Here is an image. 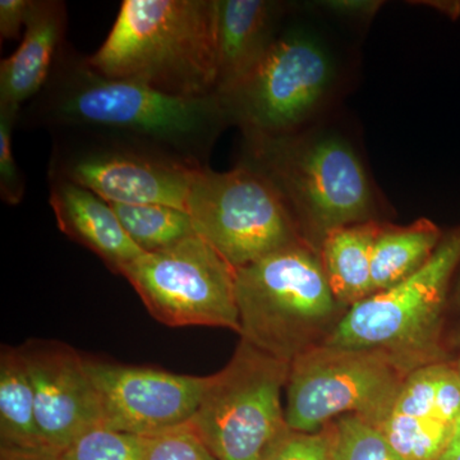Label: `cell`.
<instances>
[{
  "instance_id": "obj_31",
  "label": "cell",
  "mask_w": 460,
  "mask_h": 460,
  "mask_svg": "<svg viewBox=\"0 0 460 460\" xmlns=\"http://www.w3.org/2000/svg\"><path fill=\"white\" fill-rule=\"evenodd\" d=\"M35 0H0V38L13 40L26 27Z\"/></svg>"
},
{
  "instance_id": "obj_30",
  "label": "cell",
  "mask_w": 460,
  "mask_h": 460,
  "mask_svg": "<svg viewBox=\"0 0 460 460\" xmlns=\"http://www.w3.org/2000/svg\"><path fill=\"white\" fill-rule=\"evenodd\" d=\"M383 5L384 2L380 0H325L316 3V7L326 13L357 22L372 20Z\"/></svg>"
},
{
  "instance_id": "obj_25",
  "label": "cell",
  "mask_w": 460,
  "mask_h": 460,
  "mask_svg": "<svg viewBox=\"0 0 460 460\" xmlns=\"http://www.w3.org/2000/svg\"><path fill=\"white\" fill-rule=\"evenodd\" d=\"M144 438V460H217L190 423Z\"/></svg>"
},
{
  "instance_id": "obj_14",
  "label": "cell",
  "mask_w": 460,
  "mask_h": 460,
  "mask_svg": "<svg viewBox=\"0 0 460 460\" xmlns=\"http://www.w3.org/2000/svg\"><path fill=\"white\" fill-rule=\"evenodd\" d=\"M289 8L272 0H217V98L228 95L260 65Z\"/></svg>"
},
{
  "instance_id": "obj_10",
  "label": "cell",
  "mask_w": 460,
  "mask_h": 460,
  "mask_svg": "<svg viewBox=\"0 0 460 460\" xmlns=\"http://www.w3.org/2000/svg\"><path fill=\"white\" fill-rule=\"evenodd\" d=\"M187 211L199 237L234 269L305 242L270 181L244 163L199 171Z\"/></svg>"
},
{
  "instance_id": "obj_21",
  "label": "cell",
  "mask_w": 460,
  "mask_h": 460,
  "mask_svg": "<svg viewBox=\"0 0 460 460\" xmlns=\"http://www.w3.org/2000/svg\"><path fill=\"white\" fill-rule=\"evenodd\" d=\"M456 425L392 413L377 429L402 459L438 460L449 447Z\"/></svg>"
},
{
  "instance_id": "obj_13",
  "label": "cell",
  "mask_w": 460,
  "mask_h": 460,
  "mask_svg": "<svg viewBox=\"0 0 460 460\" xmlns=\"http://www.w3.org/2000/svg\"><path fill=\"white\" fill-rule=\"evenodd\" d=\"M35 394L36 420L45 447L60 454L102 426V402L84 356L65 343L32 339L18 347Z\"/></svg>"
},
{
  "instance_id": "obj_20",
  "label": "cell",
  "mask_w": 460,
  "mask_h": 460,
  "mask_svg": "<svg viewBox=\"0 0 460 460\" xmlns=\"http://www.w3.org/2000/svg\"><path fill=\"white\" fill-rule=\"evenodd\" d=\"M109 204L129 237L145 253L165 250L198 234L189 211L164 205Z\"/></svg>"
},
{
  "instance_id": "obj_4",
  "label": "cell",
  "mask_w": 460,
  "mask_h": 460,
  "mask_svg": "<svg viewBox=\"0 0 460 460\" xmlns=\"http://www.w3.org/2000/svg\"><path fill=\"white\" fill-rule=\"evenodd\" d=\"M235 299L241 339L289 365L325 344L348 313L307 242L235 269Z\"/></svg>"
},
{
  "instance_id": "obj_32",
  "label": "cell",
  "mask_w": 460,
  "mask_h": 460,
  "mask_svg": "<svg viewBox=\"0 0 460 460\" xmlns=\"http://www.w3.org/2000/svg\"><path fill=\"white\" fill-rule=\"evenodd\" d=\"M0 460H62L60 454L53 452H16V450H0Z\"/></svg>"
},
{
  "instance_id": "obj_24",
  "label": "cell",
  "mask_w": 460,
  "mask_h": 460,
  "mask_svg": "<svg viewBox=\"0 0 460 460\" xmlns=\"http://www.w3.org/2000/svg\"><path fill=\"white\" fill-rule=\"evenodd\" d=\"M443 366L444 362L431 363L411 372L402 384L393 413L438 420L436 393Z\"/></svg>"
},
{
  "instance_id": "obj_23",
  "label": "cell",
  "mask_w": 460,
  "mask_h": 460,
  "mask_svg": "<svg viewBox=\"0 0 460 460\" xmlns=\"http://www.w3.org/2000/svg\"><path fill=\"white\" fill-rule=\"evenodd\" d=\"M141 436L95 428L80 436L60 453L62 460H144Z\"/></svg>"
},
{
  "instance_id": "obj_28",
  "label": "cell",
  "mask_w": 460,
  "mask_h": 460,
  "mask_svg": "<svg viewBox=\"0 0 460 460\" xmlns=\"http://www.w3.org/2000/svg\"><path fill=\"white\" fill-rule=\"evenodd\" d=\"M436 417L453 426L460 420V372L454 362H444L438 378Z\"/></svg>"
},
{
  "instance_id": "obj_26",
  "label": "cell",
  "mask_w": 460,
  "mask_h": 460,
  "mask_svg": "<svg viewBox=\"0 0 460 460\" xmlns=\"http://www.w3.org/2000/svg\"><path fill=\"white\" fill-rule=\"evenodd\" d=\"M20 113L0 108V198L16 206L26 193V181L20 171L12 148V136L18 126Z\"/></svg>"
},
{
  "instance_id": "obj_29",
  "label": "cell",
  "mask_w": 460,
  "mask_h": 460,
  "mask_svg": "<svg viewBox=\"0 0 460 460\" xmlns=\"http://www.w3.org/2000/svg\"><path fill=\"white\" fill-rule=\"evenodd\" d=\"M441 349L447 362L460 359V265L454 275L445 308Z\"/></svg>"
},
{
  "instance_id": "obj_12",
  "label": "cell",
  "mask_w": 460,
  "mask_h": 460,
  "mask_svg": "<svg viewBox=\"0 0 460 460\" xmlns=\"http://www.w3.org/2000/svg\"><path fill=\"white\" fill-rule=\"evenodd\" d=\"M84 366L102 402V426L141 438L190 423L210 378L87 356Z\"/></svg>"
},
{
  "instance_id": "obj_8",
  "label": "cell",
  "mask_w": 460,
  "mask_h": 460,
  "mask_svg": "<svg viewBox=\"0 0 460 460\" xmlns=\"http://www.w3.org/2000/svg\"><path fill=\"white\" fill-rule=\"evenodd\" d=\"M404 363L381 350L320 345L290 363L288 428L316 432L354 414L378 428L394 411L408 375Z\"/></svg>"
},
{
  "instance_id": "obj_2",
  "label": "cell",
  "mask_w": 460,
  "mask_h": 460,
  "mask_svg": "<svg viewBox=\"0 0 460 460\" xmlns=\"http://www.w3.org/2000/svg\"><path fill=\"white\" fill-rule=\"evenodd\" d=\"M239 162L280 196L299 234L319 250L330 230L381 219L384 199L343 132L316 123L278 137L243 138Z\"/></svg>"
},
{
  "instance_id": "obj_34",
  "label": "cell",
  "mask_w": 460,
  "mask_h": 460,
  "mask_svg": "<svg viewBox=\"0 0 460 460\" xmlns=\"http://www.w3.org/2000/svg\"><path fill=\"white\" fill-rule=\"evenodd\" d=\"M453 362L456 363V367H458V370L460 372V359H456V361H453Z\"/></svg>"
},
{
  "instance_id": "obj_5",
  "label": "cell",
  "mask_w": 460,
  "mask_h": 460,
  "mask_svg": "<svg viewBox=\"0 0 460 460\" xmlns=\"http://www.w3.org/2000/svg\"><path fill=\"white\" fill-rule=\"evenodd\" d=\"M459 265L460 224L445 230L434 255L419 271L349 308L325 344L381 350L413 371L447 362L441 332Z\"/></svg>"
},
{
  "instance_id": "obj_1",
  "label": "cell",
  "mask_w": 460,
  "mask_h": 460,
  "mask_svg": "<svg viewBox=\"0 0 460 460\" xmlns=\"http://www.w3.org/2000/svg\"><path fill=\"white\" fill-rule=\"evenodd\" d=\"M18 124L51 133L81 129L119 136L165 151L195 168H208L230 127L217 95L181 98L132 81L107 77L68 41L49 80L21 111Z\"/></svg>"
},
{
  "instance_id": "obj_6",
  "label": "cell",
  "mask_w": 460,
  "mask_h": 460,
  "mask_svg": "<svg viewBox=\"0 0 460 460\" xmlns=\"http://www.w3.org/2000/svg\"><path fill=\"white\" fill-rule=\"evenodd\" d=\"M338 84L329 48L313 32L288 27L260 65L219 99L243 138L278 137L319 123Z\"/></svg>"
},
{
  "instance_id": "obj_18",
  "label": "cell",
  "mask_w": 460,
  "mask_h": 460,
  "mask_svg": "<svg viewBox=\"0 0 460 460\" xmlns=\"http://www.w3.org/2000/svg\"><path fill=\"white\" fill-rule=\"evenodd\" d=\"M444 234L445 230L428 217H420L408 226L383 220L372 248L374 295L419 271L434 255Z\"/></svg>"
},
{
  "instance_id": "obj_7",
  "label": "cell",
  "mask_w": 460,
  "mask_h": 460,
  "mask_svg": "<svg viewBox=\"0 0 460 460\" xmlns=\"http://www.w3.org/2000/svg\"><path fill=\"white\" fill-rule=\"evenodd\" d=\"M289 363L241 339L228 365L210 375L190 425L217 460H263L289 431L281 390Z\"/></svg>"
},
{
  "instance_id": "obj_15",
  "label": "cell",
  "mask_w": 460,
  "mask_h": 460,
  "mask_svg": "<svg viewBox=\"0 0 460 460\" xmlns=\"http://www.w3.org/2000/svg\"><path fill=\"white\" fill-rule=\"evenodd\" d=\"M68 9L62 0H35L17 50L0 63V108L21 113L49 80L66 44Z\"/></svg>"
},
{
  "instance_id": "obj_16",
  "label": "cell",
  "mask_w": 460,
  "mask_h": 460,
  "mask_svg": "<svg viewBox=\"0 0 460 460\" xmlns=\"http://www.w3.org/2000/svg\"><path fill=\"white\" fill-rule=\"evenodd\" d=\"M49 204L62 233L89 248L111 271L120 275L144 255L104 199L68 181L49 180Z\"/></svg>"
},
{
  "instance_id": "obj_33",
  "label": "cell",
  "mask_w": 460,
  "mask_h": 460,
  "mask_svg": "<svg viewBox=\"0 0 460 460\" xmlns=\"http://www.w3.org/2000/svg\"><path fill=\"white\" fill-rule=\"evenodd\" d=\"M438 460H460V420L456 425V434H454L449 447Z\"/></svg>"
},
{
  "instance_id": "obj_11",
  "label": "cell",
  "mask_w": 460,
  "mask_h": 460,
  "mask_svg": "<svg viewBox=\"0 0 460 460\" xmlns=\"http://www.w3.org/2000/svg\"><path fill=\"white\" fill-rule=\"evenodd\" d=\"M120 275L135 288L148 313L166 326L241 332L235 269L199 234L144 253Z\"/></svg>"
},
{
  "instance_id": "obj_27",
  "label": "cell",
  "mask_w": 460,
  "mask_h": 460,
  "mask_svg": "<svg viewBox=\"0 0 460 460\" xmlns=\"http://www.w3.org/2000/svg\"><path fill=\"white\" fill-rule=\"evenodd\" d=\"M263 460H332V435L328 426L316 432L289 429Z\"/></svg>"
},
{
  "instance_id": "obj_9",
  "label": "cell",
  "mask_w": 460,
  "mask_h": 460,
  "mask_svg": "<svg viewBox=\"0 0 460 460\" xmlns=\"http://www.w3.org/2000/svg\"><path fill=\"white\" fill-rule=\"evenodd\" d=\"M48 180L72 181L108 202L154 204L187 211L201 169L159 148L107 133H53Z\"/></svg>"
},
{
  "instance_id": "obj_3",
  "label": "cell",
  "mask_w": 460,
  "mask_h": 460,
  "mask_svg": "<svg viewBox=\"0 0 460 460\" xmlns=\"http://www.w3.org/2000/svg\"><path fill=\"white\" fill-rule=\"evenodd\" d=\"M217 0H124L89 63L107 77L181 96L217 95Z\"/></svg>"
},
{
  "instance_id": "obj_19",
  "label": "cell",
  "mask_w": 460,
  "mask_h": 460,
  "mask_svg": "<svg viewBox=\"0 0 460 460\" xmlns=\"http://www.w3.org/2000/svg\"><path fill=\"white\" fill-rule=\"evenodd\" d=\"M0 450L50 452L36 420L31 378L18 348L0 352Z\"/></svg>"
},
{
  "instance_id": "obj_17",
  "label": "cell",
  "mask_w": 460,
  "mask_h": 460,
  "mask_svg": "<svg viewBox=\"0 0 460 460\" xmlns=\"http://www.w3.org/2000/svg\"><path fill=\"white\" fill-rule=\"evenodd\" d=\"M381 222L332 229L321 241L320 259L330 289L347 310L374 295L372 248Z\"/></svg>"
},
{
  "instance_id": "obj_22",
  "label": "cell",
  "mask_w": 460,
  "mask_h": 460,
  "mask_svg": "<svg viewBox=\"0 0 460 460\" xmlns=\"http://www.w3.org/2000/svg\"><path fill=\"white\" fill-rule=\"evenodd\" d=\"M332 460H404L380 429L361 417L348 414L330 422Z\"/></svg>"
}]
</instances>
